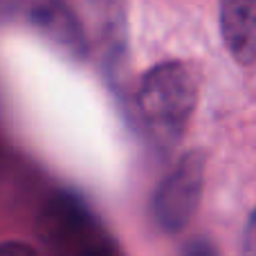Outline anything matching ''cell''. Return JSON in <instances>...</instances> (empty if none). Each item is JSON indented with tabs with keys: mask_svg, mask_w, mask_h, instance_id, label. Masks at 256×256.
Masks as SVG:
<instances>
[{
	"mask_svg": "<svg viewBox=\"0 0 256 256\" xmlns=\"http://www.w3.org/2000/svg\"><path fill=\"white\" fill-rule=\"evenodd\" d=\"M202 72L194 61H164L144 74L137 92L140 115L150 140L173 148L182 140L198 106Z\"/></svg>",
	"mask_w": 256,
	"mask_h": 256,
	"instance_id": "6da1fadb",
	"label": "cell"
},
{
	"mask_svg": "<svg viewBox=\"0 0 256 256\" xmlns=\"http://www.w3.org/2000/svg\"><path fill=\"white\" fill-rule=\"evenodd\" d=\"M204 153L186 150L160 182L153 198V218L164 234H180L191 225L204 191Z\"/></svg>",
	"mask_w": 256,
	"mask_h": 256,
	"instance_id": "7a4b0ae2",
	"label": "cell"
},
{
	"mask_svg": "<svg viewBox=\"0 0 256 256\" xmlns=\"http://www.w3.org/2000/svg\"><path fill=\"white\" fill-rule=\"evenodd\" d=\"M218 14L222 38L234 61L252 66L256 56V4L252 0H225Z\"/></svg>",
	"mask_w": 256,
	"mask_h": 256,
	"instance_id": "3957f363",
	"label": "cell"
},
{
	"mask_svg": "<svg viewBox=\"0 0 256 256\" xmlns=\"http://www.w3.org/2000/svg\"><path fill=\"white\" fill-rule=\"evenodd\" d=\"M30 22L48 38H52L58 48L68 50L74 56H86L88 40L79 18L70 12V7L56 2H38L30 7Z\"/></svg>",
	"mask_w": 256,
	"mask_h": 256,
	"instance_id": "277c9868",
	"label": "cell"
},
{
	"mask_svg": "<svg viewBox=\"0 0 256 256\" xmlns=\"http://www.w3.org/2000/svg\"><path fill=\"white\" fill-rule=\"evenodd\" d=\"M180 256H220L216 250V245L209 238H191L189 243L182 248Z\"/></svg>",
	"mask_w": 256,
	"mask_h": 256,
	"instance_id": "5b68a950",
	"label": "cell"
},
{
	"mask_svg": "<svg viewBox=\"0 0 256 256\" xmlns=\"http://www.w3.org/2000/svg\"><path fill=\"white\" fill-rule=\"evenodd\" d=\"M0 256H38V250L25 240H2Z\"/></svg>",
	"mask_w": 256,
	"mask_h": 256,
	"instance_id": "8992f818",
	"label": "cell"
},
{
	"mask_svg": "<svg viewBox=\"0 0 256 256\" xmlns=\"http://www.w3.org/2000/svg\"><path fill=\"white\" fill-rule=\"evenodd\" d=\"M243 252L245 256H254V216L250 214L248 222H245V232H243Z\"/></svg>",
	"mask_w": 256,
	"mask_h": 256,
	"instance_id": "52a82bcc",
	"label": "cell"
}]
</instances>
